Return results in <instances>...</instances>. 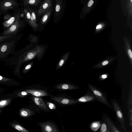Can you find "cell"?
Listing matches in <instances>:
<instances>
[{"label": "cell", "instance_id": "obj_1", "mask_svg": "<svg viewBox=\"0 0 132 132\" xmlns=\"http://www.w3.org/2000/svg\"><path fill=\"white\" fill-rule=\"evenodd\" d=\"M50 100L59 106L62 107L73 105L77 103L76 99L64 94L50 96Z\"/></svg>", "mask_w": 132, "mask_h": 132}, {"label": "cell", "instance_id": "obj_2", "mask_svg": "<svg viewBox=\"0 0 132 132\" xmlns=\"http://www.w3.org/2000/svg\"><path fill=\"white\" fill-rule=\"evenodd\" d=\"M88 86L90 90L95 95L97 101L112 109V105L109 102L106 94L101 89L89 84Z\"/></svg>", "mask_w": 132, "mask_h": 132}, {"label": "cell", "instance_id": "obj_3", "mask_svg": "<svg viewBox=\"0 0 132 132\" xmlns=\"http://www.w3.org/2000/svg\"><path fill=\"white\" fill-rule=\"evenodd\" d=\"M26 92L32 96L38 97L50 96L51 95L46 87L39 85H35L30 87Z\"/></svg>", "mask_w": 132, "mask_h": 132}, {"label": "cell", "instance_id": "obj_4", "mask_svg": "<svg viewBox=\"0 0 132 132\" xmlns=\"http://www.w3.org/2000/svg\"><path fill=\"white\" fill-rule=\"evenodd\" d=\"M110 100L112 109L114 111L121 127L123 130L126 132L125 119L120 104L118 101L115 99H111Z\"/></svg>", "mask_w": 132, "mask_h": 132}, {"label": "cell", "instance_id": "obj_5", "mask_svg": "<svg viewBox=\"0 0 132 132\" xmlns=\"http://www.w3.org/2000/svg\"><path fill=\"white\" fill-rule=\"evenodd\" d=\"M37 125L40 127L42 132H60L56 125L51 120L39 122Z\"/></svg>", "mask_w": 132, "mask_h": 132}, {"label": "cell", "instance_id": "obj_6", "mask_svg": "<svg viewBox=\"0 0 132 132\" xmlns=\"http://www.w3.org/2000/svg\"><path fill=\"white\" fill-rule=\"evenodd\" d=\"M31 100L34 106L37 107L38 110L45 112H51L52 111L48 107L45 100H44L42 97L32 96Z\"/></svg>", "mask_w": 132, "mask_h": 132}, {"label": "cell", "instance_id": "obj_7", "mask_svg": "<svg viewBox=\"0 0 132 132\" xmlns=\"http://www.w3.org/2000/svg\"><path fill=\"white\" fill-rule=\"evenodd\" d=\"M20 15L19 13L16 15V19L15 22L10 27L4 31L3 34L4 35H12L16 34L21 25V22L20 21Z\"/></svg>", "mask_w": 132, "mask_h": 132}, {"label": "cell", "instance_id": "obj_8", "mask_svg": "<svg viewBox=\"0 0 132 132\" xmlns=\"http://www.w3.org/2000/svg\"><path fill=\"white\" fill-rule=\"evenodd\" d=\"M53 87L58 91H64L74 89H79L77 85L69 83H63L58 84L54 85Z\"/></svg>", "mask_w": 132, "mask_h": 132}, {"label": "cell", "instance_id": "obj_9", "mask_svg": "<svg viewBox=\"0 0 132 132\" xmlns=\"http://www.w3.org/2000/svg\"><path fill=\"white\" fill-rule=\"evenodd\" d=\"M97 100L94 94L90 90H87L83 96L76 99L77 103H85L94 102Z\"/></svg>", "mask_w": 132, "mask_h": 132}, {"label": "cell", "instance_id": "obj_10", "mask_svg": "<svg viewBox=\"0 0 132 132\" xmlns=\"http://www.w3.org/2000/svg\"><path fill=\"white\" fill-rule=\"evenodd\" d=\"M53 0H44L42 3L36 11L38 16L43 15L52 6Z\"/></svg>", "mask_w": 132, "mask_h": 132}, {"label": "cell", "instance_id": "obj_11", "mask_svg": "<svg viewBox=\"0 0 132 132\" xmlns=\"http://www.w3.org/2000/svg\"><path fill=\"white\" fill-rule=\"evenodd\" d=\"M14 42L4 43L0 46V58L4 57L8 54L13 46L14 44Z\"/></svg>", "mask_w": 132, "mask_h": 132}, {"label": "cell", "instance_id": "obj_12", "mask_svg": "<svg viewBox=\"0 0 132 132\" xmlns=\"http://www.w3.org/2000/svg\"><path fill=\"white\" fill-rule=\"evenodd\" d=\"M17 4L14 0H5L2 2L0 4V8L3 11L14 8V6H16Z\"/></svg>", "mask_w": 132, "mask_h": 132}, {"label": "cell", "instance_id": "obj_13", "mask_svg": "<svg viewBox=\"0 0 132 132\" xmlns=\"http://www.w3.org/2000/svg\"><path fill=\"white\" fill-rule=\"evenodd\" d=\"M104 121L111 131L120 132L119 129L115 125L111 119L106 115L105 116Z\"/></svg>", "mask_w": 132, "mask_h": 132}, {"label": "cell", "instance_id": "obj_14", "mask_svg": "<svg viewBox=\"0 0 132 132\" xmlns=\"http://www.w3.org/2000/svg\"><path fill=\"white\" fill-rule=\"evenodd\" d=\"M28 9L31 13V18L29 22L32 26H35L37 25L36 13L34 10L29 7H28Z\"/></svg>", "mask_w": 132, "mask_h": 132}, {"label": "cell", "instance_id": "obj_15", "mask_svg": "<svg viewBox=\"0 0 132 132\" xmlns=\"http://www.w3.org/2000/svg\"><path fill=\"white\" fill-rule=\"evenodd\" d=\"M62 0H57L55 4V14L56 16L60 14L62 9Z\"/></svg>", "mask_w": 132, "mask_h": 132}, {"label": "cell", "instance_id": "obj_16", "mask_svg": "<svg viewBox=\"0 0 132 132\" xmlns=\"http://www.w3.org/2000/svg\"><path fill=\"white\" fill-rule=\"evenodd\" d=\"M52 9L53 7L52 6L43 15L41 20L42 23H45L48 20L50 16Z\"/></svg>", "mask_w": 132, "mask_h": 132}, {"label": "cell", "instance_id": "obj_17", "mask_svg": "<svg viewBox=\"0 0 132 132\" xmlns=\"http://www.w3.org/2000/svg\"><path fill=\"white\" fill-rule=\"evenodd\" d=\"M36 110L35 109L32 110L28 109L26 110H24L21 112V114L24 117H27L34 116L36 114Z\"/></svg>", "mask_w": 132, "mask_h": 132}, {"label": "cell", "instance_id": "obj_18", "mask_svg": "<svg viewBox=\"0 0 132 132\" xmlns=\"http://www.w3.org/2000/svg\"><path fill=\"white\" fill-rule=\"evenodd\" d=\"M101 125V123L100 121H94L91 123L90 125V127L92 130L95 131L100 128Z\"/></svg>", "mask_w": 132, "mask_h": 132}, {"label": "cell", "instance_id": "obj_19", "mask_svg": "<svg viewBox=\"0 0 132 132\" xmlns=\"http://www.w3.org/2000/svg\"><path fill=\"white\" fill-rule=\"evenodd\" d=\"M16 17L15 16L11 17L9 20H6L3 23L4 26L6 28L11 26L15 22Z\"/></svg>", "mask_w": 132, "mask_h": 132}, {"label": "cell", "instance_id": "obj_20", "mask_svg": "<svg viewBox=\"0 0 132 132\" xmlns=\"http://www.w3.org/2000/svg\"><path fill=\"white\" fill-rule=\"evenodd\" d=\"M132 84H130V90L128 99V109L132 108Z\"/></svg>", "mask_w": 132, "mask_h": 132}, {"label": "cell", "instance_id": "obj_21", "mask_svg": "<svg viewBox=\"0 0 132 132\" xmlns=\"http://www.w3.org/2000/svg\"><path fill=\"white\" fill-rule=\"evenodd\" d=\"M41 1L42 0H25L24 3L26 5H29L37 6L39 4Z\"/></svg>", "mask_w": 132, "mask_h": 132}, {"label": "cell", "instance_id": "obj_22", "mask_svg": "<svg viewBox=\"0 0 132 132\" xmlns=\"http://www.w3.org/2000/svg\"><path fill=\"white\" fill-rule=\"evenodd\" d=\"M47 106L51 110H55L57 109V107L56 104L52 102L45 101Z\"/></svg>", "mask_w": 132, "mask_h": 132}, {"label": "cell", "instance_id": "obj_23", "mask_svg": "<svg viewBox=\"0 0 132 132\" xmlns=\"http://www.w3.org/2000/svg\"><path fill=\"white\" fill-rule=\"evenodd\" d=\"M100 131L102 132H110V130L105 123L103 122L101 125Z\"/></svg>", "mask_w": 132, "mask_h": 132}, {"label": "cell", "instance_id": "obj_24", "mask_svg": "<svg viewBox=\"0 0 132 132\" xmlns=\"http://www.w3.org/2000/svg\"><path fill=\"white\" fill-rule=\"evenodd\" d=\"M24 11L25 13L26 18L28 21H29L31 18V13L29 9H24Z\"/></svg>", "mask_w": 132, "mask_h": 132}, {"label": "cell", "instance_id": "obj_25", "mask_svg": "<svg viewBox=\"0 0 132 132\" xmlns=\"http://www.w3.org/2000/svg\"><path fill=\"white\" fill-rule=\"evenodd\" d=\"M128 116L130 126L132 127V108L128 109Z\"/></svg>", "mask_w": 132, "mask_h": 132}, {"label": "cell", "instance_id": "obj_26", "mask_svg": "<svg viewBox=\"0 0 132 132\" xmlns=\"http://www.w3.org/2000/svg\"><path fill=\"white\" fill-rule=\"evenodd\" d=\"M15 128L18 130L23 132H29L25 128L19 125H16L15 127Z\"/></svg>", "mask_w": 132, "mask_h": 132}, {"label": "cell", "instance_id": "obj_27", "mask_svg": "<svg viewBox=\"0 0 132 132\" xmlns=\"http://www.w3.org/2000/svg\"><path fill=\"white\" fill-rule=\"evenodd\" d=\"M13 36L12 35L0 36V43L5 39L11 38Z\"/></svg>", "mask_w": 132, "mask_h": 132}, {"label": "cell", "instance_id": "obj_28", "mask_svg": "<svg viewBox=\"0 0 132 132\" xmlns=\"http://www.w3.org/2000/svg\"><path fill=\"white\" fill-rule=\"evenodd\" d=\"M94 3V1L93 0H90L88 2V7H91Z\"/></svg>", "mask_w": 132, "mask_h": 132}, {"label": "cell", "instance_id": "obj_29", "mask_svg": "<svg viewBox=\"0 0 132 132\" xmlns=\"http://www.w3.org/2000/svg\"><path fill=\"white\" fill-rule=\"evenodd\" d=\"M11 17V15L8 14L5 15L4 17V19L7 20L9 19Z\"/></svg>", "mask_w": 132, "mask_h": 132}, {"label": "cell", "instance_id": "obj_30", "mask_svg": "<svg viewBox=\"0 0 132 132\" xmlns=\"http://www.w3.org/2000/svg\"><path fill=\"white\" fill-rule=\"evenodd\" d=\"M6 100H3L0 102V105L2 106L4 105L6 103Z\"/></svg>", "mask_w": 132, "mask_h": 132}, {"label": "cell", "instance_id": "obj_31", "mask_svg": "<svg viewBox=\"0 0 132 132\" xmlns=\"http://www.w3.org/2000/svg\"><path fill=\"white\" fill-rule=\"evenodd\" d=\"M31 67V65L30 64L27 65L25 67L24 70H27L30 68Z\"/></svg>", "mask_w": 132, "mask_h": 132}, {"label": "cell", "instance_id": "obj_32", "mask_svg": "<svg viewBox=\"0 0 132 132\" xmlns=\"http://www.w3.org/2000/svg\"><path fill=\"white\" fill-rule=\"evenodd\" d=\"M128 53L130 57L131 58H132V54L131 50H129L128 51Z\"/></svg>", "mask_w": 132, "mask_h": 132}, {"label": "cell", "instance_id": "obj_33", "mask_svg": "<svg viewBox=\"0 0 132 132\" xmlns=\"http://www.w3.org/2000/svg\"><path fill=\"white\" fill-rule=\"evenodd\" d=\"M64 62V60H61L60 61L59 63V65L60 66H61L63 64V63Z\"/></svg>", "mask_w": 132, "mask_h": 132}, {"label": "cell", "instance_id": "obj_34", "mask_svg": "<svg viewBox=\"0 0 132 132\" xmlns=\"http://www.w3.org/2000/svg\"><path fill=\"white\" fill-rule=\"evenodd\" d=\"M22 95H27L28 93L25 91H23L21 93Z\"/></svg>", "mask_w": 132, "mask_h": 132}, {"label": "cell", "instance_id": "obj_35", "mask_svg": "<svg viewBox=\"0 0 132 132\" xmlns=\"http://www.w3.org/2000/svg\"><path fill=\"white\" fill-rule=\"evenodd\" d=\"M108 63V62L107 61H105L103 62L102 63V64L103 65H105Z\"/></svg>", "mask_w": 132, "mask_h": 132}, {"label": "cell", "instance_id": "obj_36", "mask_svg": "<svg viewBox=\"0 0 132 132\" xmlns=\"http://www.w3.org/2000/svg\"><path fill=\"white\" fill-rule=\"evenodd\" d=\"M107 77V76L105 75H103L101 76V78L103 79H105Z\"/></svg>", "mask_w": 132, "mask_h": 132}, {"label": "cell", "instance_id": "obj_37", "mask_svg": "<svg viewBox=\"0 0 132 132\" xmlns=\"http://www.w3.org/2000/svg\"><path fill=\"white\" fill-rule=\"evenodd\" d=\"M102 27V25L101 24H99L97 25L96 27V29H100Z\"/></svg>", "mask_w": 132, "mask_h": 132}, {"label": "cell", "instance_id": "obj_38", "mask_svg": "<svg viewBox=\"0 0 132 132\" xmlns=\"http://www.w3.org/2000/svg\"><path fill=\"white\" fill-rule=\"evenodd\" d=\"M24 16V14L23 13L21 14L20 15V16L21 17H23Z\"/></svg>", "mask_w": 132, "mask_h": 132}, {"label": "cell", "instance_id": "obj_39", "mask_svg": "<svg viewBox=\"0 0 132 132\" xmlns=\"http://www.w3.org/2000/svg\"><path fill=\"white\" fill-rule=\"evenodd\" d=\"M3 79V77L2 76H0V80L2 79Z\"/></svg>", "mask_w": 132, "mask_h": 132}, {"label": "cell", "instance_id": "obj_40", "mask_svg": "<svg viewBox=\"0 0 132 132\" xmlns=\"http://www.w3.org/2000/svg\"><path fill=\"white\" fill-rule=\"evenodd\" d=\"M132 0H131V2H132Z\"/></svg>", "mask_w": 132, "mask_h": 132}]
</instances>
